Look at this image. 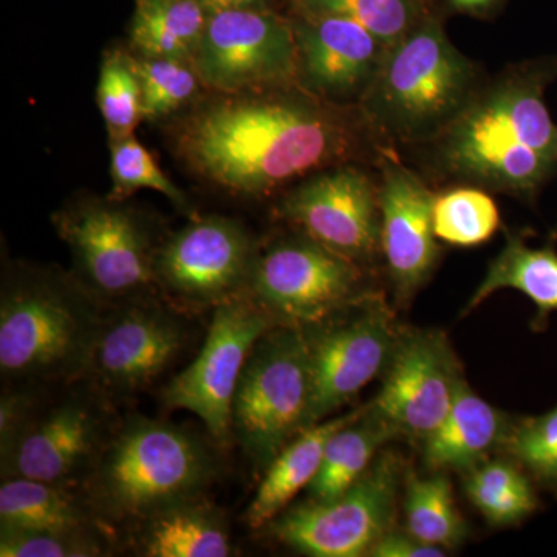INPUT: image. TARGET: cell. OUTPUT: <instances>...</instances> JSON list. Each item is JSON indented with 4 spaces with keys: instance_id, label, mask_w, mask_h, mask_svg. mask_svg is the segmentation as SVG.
I'll use <instances>...</instances> for the list:
<instances>
[{
    "instance_id": "obj_11",
    "label": "cell",
    "mask_w": 557,
    "mask_h": 557,
    "mask_svg": "<svg viewBox=\"0 0 557 557\" xmlns=\"http://www.w3.org/2000/svg\"><path fill=\"white\" fill-rule=\"evenodd\" d=\"M259 249L237 220L196 218L157 249V292L189 317L214 311L248 296Z\"/></svg>"
},
{
    "instance_id": "obj_9",
    "label": "cell",
    "mask_w": 557,
    "mask_h": 557,
    "mask_svg": "<svg viewBox=\"0 0 557 557\" xmlns=\"http://www.w3.org/2000/svg\"><path fill=\"white\" fill-rule=\"evenodd\" d=\"M405 461L383 449L369 471L332 500L289 505L260 530L263 536L311 557L369 556L394 528Z\"/></svg>"
},
{
    "instance_id": "obj_3",
    "label": "cell",
    "mask_w": 557,
    "mask_h": 557,
    "mask_svg": "<svg viewBox=\"0 0 557 557\" xmlns=\"http://www.w3.org/2000/svg\"><path fill=\"white\" fill-rule=\"evenodd\" d=\"M104 311L75 274L11 263L0 287L3 386L46 388L86 379Z\"/></svg>"
},
{
    "instance_id": "obj_22",
    "label": "cell",
    "mask_w": 557,
    "mask_h": 557,
    "mask_svg": "<svg viewBox=\"0 0 557 557\" xmlns=\"http://www.w3.org/2000/svg\"><path fill=\"white\" fill-rule=\"evenodd\" d=\"M359 410L361 408L344 416L327 418L306 429L277 454L269 469L263 472L258 491L245 511V525L249 530H262L292 505L293 498L304 487L310 486L321 468L329 440L338 429L357 418Z\"/></svg>"
},
{
    "instance_id": "obj_18",
    "label": "cell",
    "mask_w": 557,
    "mask_h": 557,
    "mask_svg": "<svg viewBox=\"0 0 557 557\" xmlns=\"http://www.w3.org/2000/svg\"><path fill=\"white\" fill-rule=\"evenodd\" d=\"M381 168V255L395 300L398 306L408 307L442 258L434 231L437 194L398 161L384 160Z\"/></svg>"
},
{
    "instance_id": "obj_20",
    "label": "cell",
    "mask_w": 557,
    "mask_h": 557,
    "mask_svg": "<svg viewBox=\"0 0 557 557\" xmlns=\"http://www.w3.org/2000/svg\"><path fill=\"white\" fill-rule=\"evenodd\" d=\"M121 541L143 557L234 555L230 520L207 496L153 512L127 530Z\"/></svg>"
},
{
    "instance_id": "obj_14",
    "label": "cell",
    "mask_w": 557,
    "mask_h": 557,
    "mask_svg": "<svg viewBox=\"0 0 557 557\" xmlns=\"http://www.w3.org/2000/svg\"><path fill=\"white\" fill-rule=\"evenodd\" d=\"M273 327L276 322L249 296L218 307L197 357L161 388V406L193 413L219 448H228L231 409L242 370L260 336Z\"/></svg>"
},
{
    "instance_id": "obj_28",
    "label": "cell",
    "mask_w": 557,
    "mask_h": 557,
    "mask_svg": "<svg viewBox=\"0 0 557 557\" xmlns=\"http://www.w3.org/2000/svg\"><path fill=\"white\" fill-rule=\"evenodd\" d=\"M403 511L406 531L426 544L450 552L467 541L468 523L457 507L448 472L406 474Z\"/></svg>"
},
{
    "instance_id": "obj_31",
    "label": "cell",
    "mask_w": 557,
    "mask_h": 557,
    "mask_svg": "<svg viewBox=\"0 0 557 557\" xmlns=\"http://www.w3.org/2000/svg\"><path fill=\"white\" fill-rule=\"evenodd\" d=\"M296 3L304 13L333 14L355 21L387 49L423 21L420 0H296Z\"/></svg>"
},
{
    "instance_id": "obj_25",
    "label": "cell",
    "mask_w": 557,
    "mask_h": 557,
    "mask_svg": "<svg viewBox=\"0 0 557 557\" xmlns=\"http://www.w3.org/2000/svg\"><path fill=\"white\" fill-rule=\"evenodd\" d=\"M398 438L386 421L364 406L325 446L321 468L310 483L309 498L332 500L355 485L372 467L381 450Z\"/></svg>"
},
{
    "instance_id": "obj_21",
    "label": "cell",
    "mask_w": 557,
    "mask_h": 557,
    "mask_svg": "<svg viewBox=\"0 0 557 557\" xmlns=\"http://www.w3.org/2000/svg\"><path fill=\"white\" fill-rule=\"evenodd\" d=\"M515 420L479 397L467 381L445 420L420 443L424 467L465 474L491 454L504 450Z\"/></svg>"
},
{
    "instance_id": "obj_7",
    "label": "cell",
    "mask_w": 557,
    "mask_h": 557,
    "mask_svg": "<svg viewBox=\"0 0 557 557\" xmlns=\"http://www.w3.org/2000/svg\"><path fill=\"white\" fill-rule=\"evenodd\" d=\"M313 375L302 330L276 325L260 336L245 362L233 409L231 431L263 475L293 438L310 428Z\"/></svg>"
},
{
    "instance_id": "obj_19",
    "label": "cell",
    "mask_w": 557,
    "mask_h": 557,
    "mask_svg": "<svg viewBox=\"0 0 557 557\" xmlns=\"http://www.w3.org/2000/svg\"><path fill=\"white\" fill-rule=\"evenodd\" d=\"M292 24L304 86L321 97H362L387 47L347 17L300 11Z\"/></svg>"
},
{
    "instance_id": "obj_35",
    "label": "cell",
    "mask_w": 557,
    "mask_h": 557,
    "mask_svg": "<svg viewBox=\"0 0 557 557\" xmlns=\"http://www.w3.org/2000/svg\"><path fill=\"white\" fill-rule=\"evenodd\" d=\"M115 539L0 527L2 557H98L112 555Z\"/></svg>"
},
{
    "instance_id": "obj_10",
    "label": "cell",
    "mask_w": 557,
    "mask_h": 557,
    "mask_svg": "<svg viewBox=\"0 0 557 557\" xmlns=\"http://www.w3.org/2000/svg\"><path fill=\"white\" fill-rule=\"evenodd\" d=\"M370 293L362 265L299 231L259 249L248 296L276 325L309 329Z\"/></svg>"
},
{
    "instance_id": "obj_30",
    "label": "cell",
    "mask_w": 557,
    "mask_h": 557,
    "mask_svg": "<svg viewBox=\"0 0 557 557\" xmlns=\"http://www.w3.org/2000/svg\"><path fill=\"white\" fill-rule=\"evenodd\" d=\"M141 86L143 119H166L197 97L201 79L193 61L132 57Z\"/></svg>"
},
{
    "instance_id": "obj_36",
    "label": "cell",
    "mask_w": 557,
    "mask_h": 557,
    "mask_svg": "<svg viewBox=\"0 0 557 557\" xmlns=\"http://www.w3.org/2000/svg\"><path fill=\"white\" fill-rule=\"evenodd\" d=\"M446 556V549L434 547L420 541L408 531L388 530L373 545L369 557H440Z\"/></svg>"
},
{
    "instance_id": "obj_1",
    "label": "cell",
    "mask_w": 557,
    "mask_h": 557,
    "mask_svg": "<svg viewBox=\"0 0 557 557\" xmlns=\"http://www.w3.org/2000/svg\"><path fill=\"white\" fill-rule=\"evenodd\" d=\"M175 148L208 182L265 196L341 163L355 134L343 113L311 97L277 91L225 95L178 124Z\"/></svg>"
},
{
    "instance_id": "obj_37",
    "label": "cell",
    "mask_w": 557,
    "mask_h": 557,
    "mask_svg": "<svg viewBox=\"0 0 557 557\" xmlns=\"http://www.w3.org/2000/svg\"><path fill=\"white\" fill-rule=\"evenodd\" d=\"M208 14L231 10H270L271 0H199Z\"/></svg>"
},
{
    "instance_id": "obj_27",
    "label": "cell",
    "mask_w": 557,
    "mask_h": 557,
    "mask_svg": "<svg viewBox=\"0 0 557 557\" xmlns=\"http://www.w3.org/2000/svg\"><path fill=\"white\" fill-rule=\"evenodd\" d=\"M534 480L511 457L486 458L465 472L469 502L496 528L516 527L539 508Z\"/></svg>"
},
{
    "instance_id": "obj_8",
    "label": "cell",
    "mask_w": 557,
    "mask_h": 557,
    "mask_svg": "<svg viewBox=\"0 0 557 557\" xmlns=\"http://www.w3.org/2000/svg\"><path fill=\"white\" fill-rule=\"evenodd\" d=\"M51 222L72 252V273L102 306L159 295L153 267L161 242L134 208L90 197L54 212Z\"/></svg>"
},
{
    "instance_id": "obj_23",
    "label": "cell",
    "mask_w": 557,
    "mask_h": 557,
    "mask_svg": "<svg viewBox=\"0 0 557 557\" xmlns=\"http://www.w3.org/2000/svg\"><path fill=\"white\" fill-rule=\"evenodd\" d=\"M0 527L113 536L75 487L32 479H2Z\"/></svg>"
},
{
    "instance_id": "obj_26",
    "label": "cell",
    "mask_w": 557,
    "mask_h": 557,
    "mask_svg": "<svg viewBox=\"0 0 557 557\" xmlns=\"http://www.w3.org/2000/svg\"><path fill=\"white\" fill-rule=\"evenodd\" d=\"M208 20L199 0H137L131 44L138 57L193 61Z\"/></svg>"
},
{
    "instance_id": "obj_32",
    "label": "cell",
    "mask_w": 557,
    "mask_h": 557,
    "mask_svg": "<svg viewBox=\"0 0 557 557\" xmlns=\"http://www.w3.org/2000/svg\"><path fill=\"white\" fill-rule=\"evenodd\" d=\"M98 106L110 139L127 137L143 120L141 86L132 54L108 51L101 64L97 91Z\"/></svg>"
},
{
    "instance_id": "obj_38",
    "label": "cell",
    "mask_w": 557,
    "mask_h": 557,
    "mask_svg": "<svg viewBox=\"0 0 557 557\" xmlns=\"http://www.w3.org/2000/svg\"><path fill=\"white\" fill-rule=\"evenodd\" d=\"M496 0H450L454 7L463 11H482L490 9Z\"/></svg>"
},
{
    "instance_id": "obj_29",
    "label": "cell",
    "mask_w": 557,
    "mask_h": 557,
    "mask_svg": "<svg viewBox=\"0 0 557 557\" xmlns=\"http://www.w3.org/2000/svg\"><path fill=\"white\" fill-rule=\"evenodd\" d=\"M500 228V212L490 194L480 188H454L435 196L434 231L440 242L478 247Z\"/></svg>"
},
{
    "instance_id": "obj_13",
    "label": "cell",
    "mask_w": 557,
    "mask_h": 557,
    "mask_svg": "<svg viewBox=\"0 0 557 557\" xmlns=\"http://www.w3.org/2000/svg\"><path fill=\"white\" fill-rule=\"evenodd\" d=\"M300 330L309 344L313 375L310 428L383 375L401 332L391 306L375 292L336 317Z\"/></svg>"
},
{
    "instance_id": "obj_4",
    "label": "cell",
    "mask_w": 557,
    "mask_h": 557,
    "mask_svg": "<svg viewBox=\"0 0 557 557\" xmlns=\"http://www.w3.org/2000/svg\"><path fill=\"white\" fill-rule=\"evenodd\" d=\"M218 448L190 429L132 413L121 418L79 493L121 541L153 512L207 496L222 475Z\"/></svg>"
},
{
    "instance_id": "obj_33",
    "label": "cell",
    "mask_w": 557,
    "mask_h": 557,
    "mask_svg": "<svg viewBox=\"0 0 557 557\" xmlns=\"http://www.w3.org/2000/svg\"><path fill=\"white\" fill-rule=\"evenodd\" d=\"M110 174L112 193L109 199L123 201L139 189H152L168 197L175 207L188 208L185 194L161 171L152 153L134 134L110 139Z\"/></svg>"
},
{
    "instance_id": "obj_2",
    "label": "cell",
    "mask_w": 557,
    "mask_h": 557,
    "mask_svg": "<svg viewBox=\"0 0 557 557\" xmlns=\"http://www.w3.org/2000/svg\"><path fill=\"white\" fill-rule=\"evenodd\" d=\"M549 73L539 65L508 70L478 89L431 139L443 174L531 197L557 166V126L544 101Z\"/></svg>"
},
{
    "instance_id": "obj_5",
    "label": "cell",
    "mask_w": 557,
    "mask_h": 557,
    "mask_svg": "<svg viewBox=\"0 0 557 557\" xmlns=\"http://www.w3.org/2000/svg\"><path fill=\"white\" fill-rule=\"evenodd\" d=\"M478 70L442 24L423 17L388 47L361 97L370 123L401 141H431L478 90Z\"/></svg>"
},
{
    "instance_id": "obj_6",
    "label": "cell",
    "mask_w": 557,
    "mask_h": 557,
    "mask_svg": "<svg viewBox=\"0 0 557 557\" xmlns=\"http://www.w3.org/2000/svg\"><path fill=\"white\" fill-rule=\"evenodd\" d=\"M115 405L87 379L42 388L24 423L0 445V478L79 490L119 428Z\"/></svg>"
},
{
    "instance_id": "obj_12",
    "label": "cell",
    "mask_w": 557,
    "mask_h": 557,
    "mask_svg": "<svg viewBox=\"0 0 557 557\" xmlns=\"http://www.w3.org/2000/svg\"><path fill=\"white\" fill-rule=\"evenodd\" d=\"M189 318L160 295L106 307L86 379L113 403L143 394L185 354Z\"/></svg>"
},
{
    "instance_id": "obj_16",
    "label": "cell",
    "mask_w": 557,
    "mask_h": 557,
    "mask_svg": "<svg viewBox=\"0 0 557 557\" xmlns=\"http://www.w3.org/2000/svg\"><path fill=\"white\" fill-rule=\"evenodd\" d=\"M465 383L463 368L442 330L401 329L383 384L368 408L398 438L421 443L448 416Z\"/></svg>"
},
{
    "instance_id": "obj_34",
    "label": "cell",
    "mask_w": 557,
    "mask_h": 557,
    "mask_svg": "<svg viewBox=\"0 0 557 557\" xmlns=\"http://www.w3.org/2000/svg\"><path fill=\"white\" fill-rule=\"evenodd\" d=\"M504 453L557 496V406L542 416L516 418Z\"/></svg>"
},
{
    "instance_id": "obj_24",
    "label": "cell",
    "mask_w": 557,
    "mask_h": 557,
    "mask_svg": "<svg viewBox=\"0 0 557 557\" xmlns=\"http://www.w3.org/2000/svg\"><path fill=\"white\" fill-rule=\"evenodd\" d=\"M516 289L536 306L533 327L544 330L549 313L557 311V251L547 247H530L519 234H507V244L491 260L483 281L465 306V314L479 309L494 293Z\"/></svg>"
},
{
    "instance_id": "obj_15",
    "label": "cell",
    "mask_w": 557,
    "mask_h": 557,
    "mask_svg": "<svg viewBox=\"0 0 557 557\" xmlns=\"http://www.w3.org/2000/svg\"><path fill=\"white\" fill-rule=\"evenodd\" d=\"M193 64L201 84L223 95L285 89L299 78L293 24L271 10L209 14Z\"/></svg>"
},
{
    "instance_id": "obj_17",
    "label": "cell",
    "mask_w": 557,
    "mask_h": 557,
    "mask_svg": "<svg viewBox=\"0 0 557 557\" xmlns=\"http://www.w3.org/2000/svg\"><path fill=\"white\" fill-rule=\"evenodd\" d=\"M277 214L359 265L381 252L380 188L358 168L318 172L289 190Z\"/></svg>"
}]
</instances>
